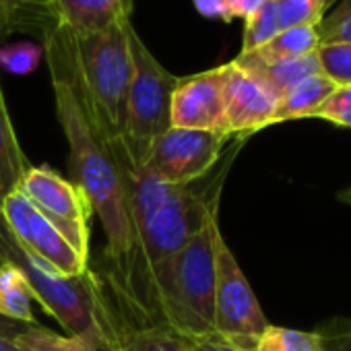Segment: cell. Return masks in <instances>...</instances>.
I'll use <instances>...</instances> for the list:
<instances>
[{
    "label": "cell",
    "instance_id": "32",
    "mask_svg": "<svg viewBox=\"0 0 351 351\" xmlns=\"http://www.w3.org/2000/svg\"><path fill=\"white\" fill-rule=\"evenodd\" d=\"M228 7H230V13H232V19H248L250 15H254L263 5L265 0H226Z\"/></svg>",
    "mask_w": 351,
    "mask_h": 351
},
{
    "label": "cell",
    "instance_id": "25",
    "mask_svg": "<svg viewBox=\"0 0 351 351\" xmlns=\"http://www.w3.org/2000/svg\"><path fill=\"white\" fill-rule=\"evenodd\" d=\"M316 56L326 79L337 87L351 85V44H320Z\"/></svg>",
    "mask_w": 351,
    "mask_h": 351
},
{
    "label": "cell",
    "instance_id": "23",
    "mask_svg": "<svg viewBox=\"0 0 351 351\" xmlns=\"http://www.w3.org/2000/svg\"><path fill=\"white\" fill-rule=\"evenodd\" d=\"M281 32L291 27H318L328 0H273Z\"/></svg>",
    "mask_w": 351,
    "mask_h": 351
},
{
    "label": "cell",
    "instance_id": "6",
    "mask_svg": "<svg viewBox=\"0 0 351 351\" xmlns=\"http://www.w3.org/2000/svg\"><path fill=\"white\" fill-rule=\"evenodd\" d=\"M128 46L132 58V77L126 95L122 134L132 153L143 159L151 141L171 126V95L180 77L171 75L159 64V60L151 54V50L134 32L132 23L128 27Z\"/></svg>",
    "mask_w": 351,
    "mask_h": 351
},
{
    "label": "cell",
    "instance_id": "36",
    "mask_svg": "<svg viewBox=\"0 0 351 351\" xmlns=\"http://www.w3.org/2000/svg\"><path fill=\"white\" fill-rule=\"evenodd\" d=\"M5 265V258H3V254H0V267H3Z\"/></svg>",
    "mask_w": 351,
    "mask_h": 351
},
{
    "label": "cell",
    "instance_id": "34",
    "mask_svg": "<svg viewBox=\"0 0 351 351\" xmlns=\"http://www.w3.org/2000/svg\"><path fill=\"white\" fill-rule=\"evenodd\" d=\"M0 351H19L17 345H15V339L0 335Z\"/></svg>",
    "mask_w": 351,
    "mask_h": 351
},
{
    "label": "cell",
    "instance_id": "16",
    "mask_svg": "<svg viewBox=\"0 0 351 351\" xmlns=\"http://www.w3.org/2000/svg\"><path fill=\"white\" fill-rule=\"evenodd\" d=\"M32 169V163L13 128L3 85H0V201L15 193Z\"/></svg>",
    "mask_w": 351,
    "mask_h": 351
},
{
    "label": "cell",
    "instance_id": "19",
    "mask_svg": "<svg viewBox=\"0 0 351 351\" xmlns=\"http://www.w3.org/2000/svg\"><path fill=\"white\" fill-rule=\"evenodd\" d=\"M15 345L19 351H99L101 337L99 332L60 335L42 324H34L15 337Z\"/></svg>",
    "mask_w": 351,
    "mask_h": 351
},
{
    "label": "cell",
    "instance_id": "13",
    "mask_svg": "<svg viewBox=\"0 0 351 351\" xmlns=\"http://www.w3.org/2000/svg\"><path fill=\"white\" fill-rule=\"evenodd\" d=\"M56 23L73 34H99L130 21L134 0H50Z\"/></svg>",
    "mask_w": 351,
    "mask_h": 351
},
{
    "label": "cell",
    "instance_id": "33",
    "mask_svg": "<svg viewBox=\"0 0 351 351\" xmlns=\"http://www.w3.org/2000/svg\"><path fill=\"white\" fill-rule=\"evenodd\" d=\"M29 326L34 324H23V322H17V320H11V318H5V316H0V335L3 337H19L21 332H25Z\"/></svg>",
    "mask_w": 351,
    "mask_h": 351
},
{
    "label": "cell",
    "instance_id": "20",
    "mask_svg": "<svg viewBox=\"0 0 351 351\" xmlns=\"http://www.w3.org/2000/svg\"><path fill=\"white\" fill-rule=\"evenodd\" d=\"M34 295L27 287L23 273L9 261L0 267V316L23 322L40 324L32 310Z\"/></svg>",
    "mask_w": 351,
    "mask_h": 351
},
{
    "label": "cell",
    "instance_id": "8",
    "mask_svg": "<svg viewBox=\"0 0 351 351\" xmlns=\"http://www.w3.org/2000/svg\"><path fill=\"white\" fill-rule=\"evenodd\" d=\"M64 238L89 261L91 217L95 215L87 193L48 165H32L17 189Z\"/></svg>",
    "mask_w": 351,
    "mask_h": 351
},
{
    "label": "cell",
    "instance_id": "2",
    "mask_svg": "<svg viewBox=\"0 0 351 351\" xmlns=\"http://www.w3.org/2000/svg\"><path fill=\"white\" fill-rule=\"evenodd\" d=\"M217 232L215 217L178 252L126 285L104 287L97 279V316L124 326H163L186 339L213 335Z\"/></svg>",
    "mask_w": 351,
    "mask_h": 351
},
{
    "label": "cell",
    "instance_id": "18",
    "mask_svg": "<svg viewBox=\"0 0 351 351\" xmlns=\"http://www.w3.org/2000/svg\"><path fill=\"white\" fill-rule=\"evenodd\" d=\"M56 23L50 0H0V42L15 32L44 34Z\"/></svg>",
    "mask_w": 351,
    "mask_h": 351
},
{
    "label": "cell",
    "instance_id": "21",
    "mask_svg": "<svg viewBox=\"0 0 351 351\" xmlns=\"http://www.w3.org/2000/svg\"><path fill=\"white\" fill-rule=\"evenodd\" d=\"M320 46L316 27H291L279 32L271 42L252 50L250 54L263 60H279V58H298L306 54H314ZM246 54V52H242Z\"/></svg>",
    "mask_w": 351,
    "mask_h": 351
},
{
    "label": "cell",
    "instance_id": "11",
    "mask_svg": "<svg viewBox=\"0 0 351 351\" xmlns=\"http://www.w3.org/2000/svg\"><path fill=\"white\" fill-rule=\"evenodd\" d=\"M228 132L246 138L273 124L279 97L234 60L221 64Z\"/></svg>",
    "mask_w": 351,
    "mask_h": 351
},
{
    "label": "cell",
    "instance_id": "7",
    "mask_svg": "<svg viewBox=\"0 0 351 351\" xmlns=\"http://www.w3.org/2000/svg\"><path fill=\"white\" fill-rule=\"evenodd\" d=\"M269 320L230 250L221 230L215 236V335L242 351H254Z\"/></svg>",
    "mask_w": 351,
    "mask_h": 351
},
{
    "label": "cell",
    "instance_id": "9",
    "mask_svg": "<svg viewBox=\"0 0 351 351\" xmlns=\"http://www.w3.org/2000/svg\"><path fill=\"white\" fill-rule=\"evenodd\" d=\"M232 138L236 136L226 132L169 126L151 141L141 163L169 184H189L203 178L219 163Z\"/></svg>",
    "mask_w": 351,
    "mask_h": 351
},
{
    "label": "cell",
    "instance_id": "10",
    "mask_svg": "<svg viewBox=\"0 0 351 351\" xmlns=\"http://www.w3.org/2000/svg\"><path fill=\"white\" fill-rule=\"evenodd\" d=\"M0 221L15 244L38 263L69 277L89 269V261H85L19 191L0 201Z\"/></svg>",
    "mask_w": 351,
    "mask_h": 351
},
{
    "label": "cell",
    "instance_id": "17",
    "mask_svg": "<svg viewBox=\"0 0 351 351\" xmlns=\"http://www.w3.org/2000/svg\"><path fill=\"white\" fill-rule=\"evenodd\" d=\"M337 89V85L326 79L322 73L312 75L291 89H287L275 110L273 124L285 122V120H298V118H312L314 112L328 99V95Z\"/></svg>",
    "mask_w": 351,
    "mask_h": 351
},
{
    "label": "cell",
    "instance_id": "37",
    "mask_svg": "<svg viewBox=\"0 0 351 351\" xmlns=\"http://www.w3.org/2000/svg\"><path fill=\"white\" fill-rule=\"evenodd\" d=\"M332 3H335V0H328V7H330V5H332Z\"/></svg>",
    "mask_w": 351,
    "mask_h": 351
},
{
    "label": "cell",
    "instance_id": "14",
    "mask_svg": "<svg viewBox=\"0 0 351 351\" xmlns=\"http://www.w3.org/2000/svg\"><path fill=\"white\" fill-rule=\"evenodd\" d=\"M104 351H189L186 337L163 326H124L97 316Z\"/></svg>",
    "mask_w": 351,
    "mask_h": 351
},
{
    "label": "cell",
    "instance_id": "15",
    "mask_svg": "<svg viewBox=\"0 0 351 351\" xmlns=\"http://www.w3.org/2000/svg\"><path fill=\"white\" fill-rule=\"evenodd\" d=\"M234 62L240 64L242 69H246L250 75H254L279 99L287 89H291L300 81H304L312 75H320V64H318L316 52L298 56V58H279V60H263L250 52H246V54L240 52V56Z\"/></svg>",
    "mask_w": 351,
    "mask_h": 351
},
{
    "label": "cell",
    "instance_id": "26",
    "mask_svg": "<svg viewBox=\"0 0 351 351\" xmlns=\"http://www.w3.org/2000/svg\"><path fill=\"white\" fill-rule=\"evenodd\" d=\"M316 32L320 44H351V0H341L332 13L322 17Z\"/></svg>",
    "mask_w": 351,
    "mask_h": 351
},
{
    "label": "cell",
    "instance_id": "3",
    "mask_svg": "<svg viewBox=\"0 0 351 351\" xmlns=\"http://www.w3.org/2000/svg\"><path fill=\"white\" fill-rule=\"evenodd\" d=\"M234 155L236 149H230L203 178L176 184L165 203L134 228L126 258L114 267L95 271L99 283L104 287H118L143 277L207 228L217 217L223 180Z\"/></svg>",
    "mask_w": 351,
    "mask_h": 351
},
{
    "label": "cell",
    "instance_id": "27",
    "mask_svg": "<svg viewBox=\"0 0 351 351\" xmlns=\"http://www.w3.org/2000/svg\"><path fill=\"white\" fill-rule=\"evenodd\" d=\"M44 48L32 42H21L0 48V66L13 75H29L40 66Z\"/></svg>",
    "mask_w": 351,
    "mask_h": 351
},
{
    "label": "cell",
    "instance_id": "1",
    "mask_svg": "<svg viewBox=\"0 0 351 351\" xmlns=\"http://www.w3.org/2000/svg\"><path fill=\"white\" fill-rule=\"evenodd\" d=\"M44 56L50 69L54 91V108L58 124L69 143V167L73 182L79 184L101 221L106 234L104 265L122 263L132 244V228L126 211V201L120 176L110 151V138L93 104L85 95L77 77L69 29L54 23L42 38Z\"/></svg>",
    "mask_w": 351,
    "mask_h": 351
},
{
    "label": "cell",
    "instance_id": "5",
    "mask_svg": "<svg viewBox=\"0 0 351 351\" xmlns=\"http://www.w3.org/2000/svg\"><path fill=\"white\" fill-rule=\"evenodd\" d=\"M0 254L25 277L34 300L69 335L99 332L97 328V277L89 267L85 273L62 275L23 252L0 221Z\"/></svg>",
    "mask_w": 351,
    "mask_h": 351
},
{
    "label": "cell",
    "instance_id": "24",
    "mask_svg": "<svg viewBox=\"0 0 351 351\" xmlns=\"http://www.w3.org/2000/svg\"><path fill=\"white\" fill-rule=\"evenodd\" d=\"M281 32L273 0H265V5L246 19L244 38H242V52H252L267 42H271Z\"/></svg>",
    "mask_w": 351,
    "mask_h": 351
},
{
    "label": "cell",
    "instance_id": "28",
    "mask_svg": "<svg viewBox=\"0 0 351 351\" xmlns=\"http://www.w3.org/2000/svg\"><path fill=\"white\" fill-rule=\"evenodd\" d=\"M312 118H322L332 124L351 128V85L337 87Z\"/></svg>",
    "mask_w": 351,
    "mask_h": 351
},
{
    "label": "cell",
    "instance_id": "29",
    "mask_svg": "<svg viewBox=\"0 0 351 351\" xmlns=\"http://www.w3.org/2000/svg\"><path fill=\"white\" fill-rule=\"evenodd\" d=\"M193 3H195L197 11L207 19H219L226 23L234 21L226 0H193Z\"/></svg>",
    "mask_w": 351,
    "mask_h": 351
},
{
    "label": "cell",
    "instance_id": "12",
    "mask_svg": "<svg viewBox=\"0 0 351 351\" xmlns=\"http://www.w3.org/2000/svg\"><path fill=\"white\" fill-rule=\"evenodd\" d=\"M169 122L173 128L228 132L223 106V77L221 66L180 77L171 95Z\"/></svg>",
    "mask_w": 351,
    "mask_h": 351
},
{
    "label": "cell",
    "instance_id": "35",
    "mask_svg": "<svg viewBox=\"0 0 351 351\" xmlns=\"http://www.w3.org/2000/svg\"><path fill=\"white\" fill-rule=\"evenodd\" d=\"M339 201H341V203H345V205H351V186H349L347 191L339 193Z\"/></svg>",
    "mask_w": 351,
    "mask_h": 351
},
{
    "label": "cell",
    "instance_id": "30",
    "mask_svg": "<svg viewBox=\"0 0 351 351\" xmlns=\"http://www.w3.org/2000/svg\"><path fill=\"white\" fill-rule=\"evenodd\" d=\"M189 341V351H242L236 349L234 345H230L228 341H223L219 335H205V337H195V339H186Z\"/></svg>",
    "mask_w": 351,
    "mask_h": 351
},
{
    "label": "cell",
    "instance_id": "31",
    "mask_svg": "<svg viewBox=\"0 0 351 351\" xmlns=\"http://www.w3.org/2000/svg\"><path fill=\"white\" fill-rule=\"evenodd\" d=\"M320 339H322V351H351V328L320 332Z\"/></svg>",
    "mask_w": 351,
    "mask_h": 351
},
{
    "label": "cell",
    "instance_id": "4",
    "mask_svg": "<svg viewBox=\"0 0 351 351\" xmlns=\"http://www.w3.org/2000/svg\"><path fill=\"white\" fill-rule=\"evenodd\" d=\"M128 27L130 21L85 36L69 29L77 77L110 134H122L124 130L126 95L132 77Z\"/></svg>",
    "mask_w": 351,
    "mask_h": 351
},
{
    "label": "cell",
    "instance_id": "22",
    "mask_svg": "<svg viewBox=\"0 0 351 351\" xmlns=\"http://www.w3.org/2000/svg\"><path fill=\"white\" fill-rule=\"evenodd\" d=\"M254 351H322L320 332L269 324L258 337Z\"/></svg>",
    "mask_w": 351,
    "mask_h": 351
}]
</instances>
